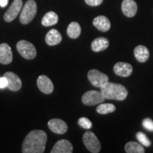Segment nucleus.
I'll return each mask as SVG.
<instances>
[{
  "label": "nucleus",
  "mask_w": 153,
  "mask_h": 153,
  "mask_svg": "<svg viewBox=\"0 0 153 153\" xmlns=\"http://www.w3.org/2000/svg\"><path fill=\"white\" fill-rule=\"evenodd\" d=\"M83 143L89 152L98 153L101 149V143L96 135L91 131H87L83 135Z\"/></svg>",
  "instance_id": "obj_5"
},
{
  "label": "nucleus",
  "mask_w": 153,
  "mask_h": 153,
  "mask_svg": "<svg viewBox=\"0 0 153 153\" xmlns=\"http://www.w3.org/2000/svg\"><path fill=\"white\" fill-rule=\"evenodd\" d=\"M16 49L19 54L26 60H33L37 55L35 46L31 43L24 40L17 43Z\"/></svg>",
  "instance_id": "obj_4"
},
{
  "label": "nucleus",
  "mask_w": 153,
  "mask_h": 153,
  "mask_svg": "<svg viewBox=\"0 0 153 153\" xmlns=\"http://www.w3.org/2000/svg\"><path fill=\"white\" fill-rule=\"evenodd\" d=\"M37 85L38 89L45 94H50L54 90V86L51 79L46 75H41L38 77Z\"/></svg>",
  "instance_id": "obj_10"
},
{
  "label": "nucleus",
  "mask_w": 153,
  "mask_h": 153,
  "mask_svg": "<svg viewBox=\"0 0 153 153\" xmlns=\"http://www.w3.org/2000/svg\"><path fill=\"white\" fill-rule=\"evenodd\" d=\"M143 126L145 129L149 131H153V120L150 118H145L143 120Z\"/></svg>",
  "instance_id": "obj_26"
},
{
  "label": "nucleus",
  "mask_w": 153,
  "mask_h": 153,
  "mask_svg": "<svg viewBox=\"0 0 153 153\" xmlns=\"http://www.w3.org/2000/svg\"><path fill=\"white\" fill-rule=\"evenodd\" d=\"M104 97L101 91L91 90L85 93L82 97V101L87 106H94L100 104L105 101Z\"/></svg>",
  "instance_id": "obj_6"
},
{
  "label": "nucleus",
  "mask_w": 153,
  "mask_h": 153,
  "mask_svg": "<svg viewBox=\"0 0 153 153\" xmlns=\"http://www.w3.org/2000/svg\"><path fill=\"white\" fill-rule=\"evenodd\" d=\"M58 22V16L54 11H49L44 15L41 21V24L44 26H51Z\"/></svg>",
  "instance_id": "obj_20"
},
{
  "label": "nucleus",
  "mask_w": 153,
  "mask_h": 153,
  "mask_svg": "<svg viewBox=\"0 0 153 153\" xmlns=\"http://www.w3.org/2000/svg\"><path fill=\"white\" fill-rule=\"evenodd\" d=\"M48 128L51 131L57 134H64L68 131V125L64 120L59 118H53L48 123Z\"/></svg>",
  "instance_id": "obj_11"
},
{
  "label": "nucleus",
  "mask_w": 153,
  "mask_h": 153,
  "mask_svg": "<svg viewBox=\"0 0 153 153\" xmlns=\"http://www.w3.org/2000/svg\"><path fill=\"white\" fill-rule=\"evenodd\" d=\"M85 2L91 7H97L102 4L104 0H85Z\"/></svg>",
  "instance_id": "obj_27"
},
{
  "label": "nucleus",
  "mask_w": 153,
  "mask_h": 153,
  "mask_svg": "<svg viewBox=\"0 0 153 153\" xmlns=\"http://www.w3.org/2000/svg\"><path fill=\"white\" fill-rule=\"evenodd\" d=\"M116 111V106L112 104H100L97 108V112L99 114H107Z\"/></svg>",
  "instance_id": "obj_23"
},
{
  "label": "nucleus",
  "mask_w": 153,
  "mask_h": 153,
  "mask_svg": "<svg viewBox=\"0 0 153 153\" xmlns=\"http://www.w3.org/2000/svg\"><path fill=\"white\" fill-rule=\"evenodd\" d=\"M136 137L140 144L145 147H150L151 145V141L147 137V135L142 132H138L136 134Z\"/></svg>",
  "instance_id": "obj_24"
},
{
  "label": "nucleus",
  "mask_w": 153,
  "mask_h": 153,
  "mask_svg": "<svg viewBox=\"0 0 153 153\" xmlns=\"http://www.w3.org/2000/svg\"><path fill=\"white\" fill-rule=\"evenodd\" d=\"M37 13V4L34 0H28L22 9L20 14V22L22 24H28L36 16Z\"/></svg>",
  "instance_id": "obj_3"
},
{
  "label": "nucleus",
  "mask_w": 153,
  "mask_h": 153,
  "mask_svg": "<svg viewBox=\"0 0 153 153\" xmlns=\"http://www.w3.org/2000/svg\"><path fill=\"white\" fill-rule=\"evenodd\" d=\"M114 71L115 74H117L118 76L127 77L133 72V67L129 63L119 62L114 65Z\"/></svg>",
  "instance_id": "obj_14"
},
{
  "label": "nucleus",
  "mask_w": 153,
  "mask_h": 153,
  "mask_svg": "<svg viewBox=\"0 0 153 153\" xmlns=\"http://www.w3.org/2000/svg\"><path fill=\"white\" fill-rule=\"evenodd\" d=\"M13 54L11 47L7 43L0 44V63L9 65L12 62Z\"/></svg>",
  "instance_id": "obj_12"
},
{
  "label": "nucleus",
  "mask_w": 153,
  "mask_h": 153,
  "mask_svg": "<svg viewBox=\"0 0 153 153\" xmlns=\"http://www.w3.org/2000/svg\"><path fill=\"white\" fill-rule=\"evenodd\" d=\"M78 124L79 126H81L82 128L85 129H90L92 127V123L91 122V120L88 119L86 117H82L78 120Z\"/></svg>",
  "instance_id": "obj_25"
},
{
  "label": "nucleus",
  "mask_w": 153,
  "mask_h": 153,
  "mask_svg": "<svg viewBox=\"0 0 153 153\" xmlns=\"http://www.w3.org/2000/svg\"><path fill=\"white\" fill-rule=\"evenodd\" d=\"M101 92L106 99L118 101H123L126 99L128 94L124 86L108 82L101 87Z\"/></svg>",
  "instance_id": "obj_2"
},
{
  "label": "nucleus",
  "mask_w": 153,
  "mask_h": 153,
  "mask_svg": "<svg viewBox=\"0 0 153 153\" xmlns=\"http://www.w3.org/2000/svg\"><path fill=\"white\" fill-rule=\"evenodd\" d=\"M47 134L42 130H33L25 137L22 145L24 153H43L45 149Z\"/></svg>",
  "instance_id": "obj_1"
},
{
  "label": "nucleus",
  "mask_w": 153,
  "mask_h": 153,
  "mask_svg": "<svg viewBox=\"0 0 153 153\" xmlns=\"http://www.w3.org/2000/svg\"><path fill=\"white\" fill-rule=\"evenodd\" d=\"M9 3V0H0V7H7Z\"/></svg>",
  "instance_id": "obj_29"
},
{
  "label": "nucleus",
  "mask_w": 153,
  "mask_h": 153,
  "mask_svg": "<svg viewBox=\"0 0 153 153\" xmlns=\"http://www.w3.org/2000/svg\"><path fill=\"white\" fill-rule=\"evenodd\" d=\"M62 37L60 32L56 29H51L45 36V42L48 45L53 46L62 41Z\"/></svg>",
  "instance_id": "obj_17"
},
{
  "label": "nucleus",
  "mask_w": 153,
  "mask_h": 153,
  "mask_svg": "<svg viewBox=\"0 0 153 153\" xmlns=\"http://www.w3.org/2000/svg\"><path fill=\"white\" fill-rule=\"evenodd\" d=\"M22 0H14L4 16V19L6 22H11L14 21L22 10Z\"/></svg>",
  "instance_id": "obj_8"
},
{
  "label": "nucleus",
  "mask_w": 153,
  "mask_h": 153,
  "mask_svg": "<svg viewBox=\"0 0 153 153\" xmlns=\"http://www.w3.org/2000/svg\"><path fill=\"white\" fill-rule=\"evenodd\" d=\"M109 45V41L104 37H99L94 40L91 43V50L94 52H101L108 48Z\"/></svg>",
  "instance_id": "obj_18"
},
{
  "label": "nucleus",
  "mask_w": 153,
  "mask_h": 153,
  "mask_svg": "<svg viewBox=\"0 0 153 153\" xmlns=\"http://www.w3.org/2000/svg\"><path fill=\"white\" fill-rule=\"evenodd\" d=\"M93 24L97 29L102 32L108 31L111 28V22L109 19L104 16L96 17L93 21Z\"/></svg>",
  "instance_id": "obj_16"
},
{
  "label": "nucleus",
  "mask_w": 153,
  "mask_h": 153,
  "mask_svg": "<svg viewBox=\"0 0 153 153\" xmlns=\"http://www.w3.org/2000/svg\"><path fill=\"white\" fill-rule=\"evenodd\" d=\"M67 33L70 38H77L81 34V26L76 22L70 23L67 29Z\"/></svg>",
  "instance_id": "obj_21"
},
{
  "label": "nucleus",
  "mask_w": 153,
  "mask_h": 153,
  "mask_svg": "<svg viewBox=\"0 0 153 153\" xmlns=\"http://www.w3.org/2000/svg\"><path fill=\"white\" fill-rule=\"evenodd\" d=\"M88 79L93 86L100 88L108 82V76L106 74L95 69L89 70L88 72Z\"/></svg>",
  "instance_id": "obj_7"
},
{
  "label": "nucleus",
  "mask_w": 153,
  "mask_h": 153,
  "mask_svg": "<svg viewBox=\"0 0 153 153\" xmlns=\"http://www.w3.org/2000/svg\"><path fill=\"white\" fill-rule=\"evenodd\" d=\"M125 150L127 153H144L145 149L142 145L136 142H128L125 145Z\"/></svg>",
  "instance_id": "obj_22"
},
{
  "label": "nucleus",
  "mask_w": 153,
  "mask_h": 153,
  "mask_svg": "<svg viewBox=\"0 0 153 153\" xmlns=\"http://www.w3.org/2000/svg\"><path fill=\"white\" fill-rule=\"evenodd\" d=\"M134 55L136 60L140 62H145L149 59L150 52L147 47L140 45L134 49Z\"/></svg>",
  "instance_id": "obj_19"
},
{
  "label": "nucleus",
  "mask_w": 153,
  "mask_h": 153,
  "mask_svg": "<svg viewBox=\"0 0 153 153\" xmlns=\"http://www.w3.org/2000/svg\"><path fill=\"white\" fill-rule=\"evenodd\" d=\"M4 76L7 78V82H8L7 88L9 90L12 91H17L20 90L22 86V82L17 74L12 72H7L4 74Z\"/></svg>",
  "instance_id": "obj_9"
},
{
  "label": "nucleus",
  "mask_w": 153,
  "mask_h": 153,
  "mask_svg": "<svg viewBox=\"0 0 153 153\" xmlns=\"http://www.w3.org/2000/svg\"><path fill=\"white\" fill-rule=\"evenodd\" d=\"M7 85H8V82H7V78L4 76L2 77H0V89L7 87Z\"/></svg>",
  "instance_id": "obj_28"
},
{
  "label": "nucleus",
  "mask_w": 153,
  "mask_h": 153,
  "mask_svg": "<svg viewBox=\"0 0 153 153\" xmlns=\"http://www.w3.org/2000/svg\"><path fill=\"white\" fill-rule=\"evenodd\" d=\"M73 147L68 140H60L55 143L51 150V153H72Z\"/></svg>",
  "instance_id": "obj_13"
},
{
  "label": "nucleus",
  "mask_w": 153,
  "mask_h": 153,
  "mask_svg": "<svg viewBox=\"0 0 153 153\" xmlns=\"http://www.w3.org/2000/svg\"><path fill=\"white\" fill-rule=\"evenodd\" d=\"M122 11L127 17H133L136 14L137 5L134 0H123L121 5Z\"/></svg>",
  "instance_id": "obj_15"
}]
</instances>
